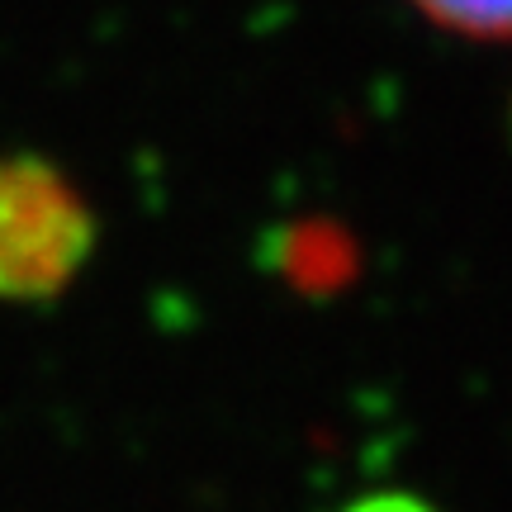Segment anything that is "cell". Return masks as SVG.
<instances>
[{
	"mask_svg": "<svg viewBox=\"0 0 512 512\" xmlns=\"http://www.w3.org/2000/svg\"><path fill=\"white\" fill-rule=\"evenodd\" d=\"M91 219L43 166H0V294L43 299L81 266Z\"/></svg>",
	"mask_w": 512,
	"mask_h": 512,
	"instance_id": "1",
	"label": "cell"
},
{
	"mask_svg": "<svg viewBox=\"0 0 512 512\" xmlns=\"http://www.w3.org/2000/svg\"><path fill=\"white\" fill-rule=\"evenodd\" d=\"M432 29L470 43H512V0H408Z\"/></svg>",
	"mask_w": 512,
	"mask_h": 512,
	"instance_id": "2",
	"label": "cell"
},
{
	"mask_svg": "<svg viewBox=\"0 0 512 512\" xmlns=\"http://www.w3.org/2000/svg\"><path fill=\"white\" fill-rule=\"evenodd\" d=\"M342 512H437L427 498H418V494H366V498H356V503H347Z\"/></svg>",
	"mask_w": 512,
	"mask_h": 512,
	"instance_id": "3",
	"label": "cell"
}]
</instances>
